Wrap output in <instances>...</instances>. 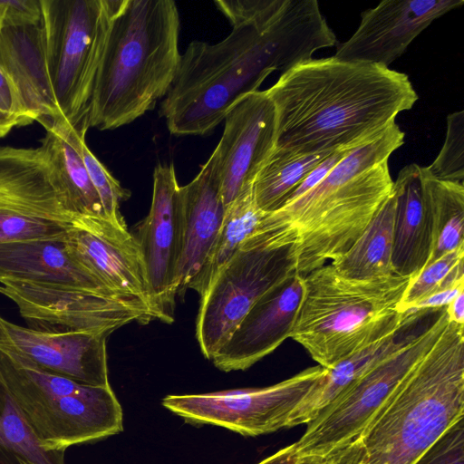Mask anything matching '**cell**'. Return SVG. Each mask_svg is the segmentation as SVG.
<instances>
[{
    "instance_id": "cell-1",
    "label": "cell",
    "mask_w": 464,
    "mask_h": 464,
    "mask_svg": "<svg viewBox=\"0 0 464 464\" xmlns=\"http://www.w3.org/2000/svg\"><path fill=\"white\" fill-rule=\"evenodd\" d=\"M232 26L216 44L192 41L180 54L175 79L160 105L176 136L211 133L241 98L337 44L316 0H219Z\"/></svg>"
},
{
    "instance_id": "cell-2",
    "label": "cell",
    "mask_w": 464,
    "mask_h": 464,
    "mask_svg": "<svg viewBox=\"0 0 464 464\" xmlns=\"http://www.w3.org/2000/svg\"><path fill=\"white\" fill-rule=\"evenodd\" d=\"M266 92L275 109V149L304 154L370 143L418 100L407 74L334 56L296 64Z\"/></svg>"
},
{
    "instance_id": "cell-3",
    "label": "cell",
    "mask_w": 464,
    "mask_h": 464,
    "mask_svg": "<svg viewBox=\"0 0 464 464\" xmlns=\"http://www.w3.org/2000/svg\"><path fill=\"white\" fill-rule=\"evenodd\" d=\"M404 137L394 123L352 150L314 188L266 214L256 231L272 246H293L302 277L341 256L392 194L388 160Z\"/></svg>"
},
{
    "instance_id": "cell-4",
    "label": "cell",
    "mask_w": 464,
    "mask_h": 464,
    "mask_svg": "<svg viewBox=\"0 0 464 464\" xmlns=\"http://www.w3.org/2000/svg\"><path fill=\"white\" fill-rule=\"evenodd\" d=\"M464 414V325L442 333L396 392L331 464H413Z\"/></svg>"
},
{
    "instance_id": "cell-5",
    "label": "cell",
    "mask_w": 464,
    "mask_h": 464,
    "mask_svg": "<svg viewBox=\"0 0 464 464\" xmlns=\"http://www.w3.org/2000/svg\"><path fill=\"white\" fill-rule=\"evenodd\" d=\"M179 28L172 0H121L93 86L90 128L129 124L166 96L180 59Z\"/></svg>"
},
{
    "instance_id": "cell-6",
    "label": "cell",
    "mask_w": 464,
    "mask_h": 464,
    "mask_svg": "<svg viewBox=\"0 0 464 464\" xmlns=\"http://www.w3.org/2000/svg\"><path fill=\"white\" fill-rule=\"evenodd\" d=\"M411 277L353 279L324 265L303 277L290 338L324 369L394 334L427 313H400Z\"/></svg>"
},
{
    "instance_id": "cell-7",
    "label": "cell",
    "mask_w": 464,
    "mask_h": 464,
    "mask_svg": "<svg viewBox=\"0 0 464 464\" xmlns=\"http://www.w3.org/2000/svg\"><path fill=\"white\" fill-rule=\"evenodd\" d=\"M0 373L43 448L65 451L116 435L123 414L111 385L88 386L41 371L0 349Z\"/></svg>"
},
{
    "instance_id": "cell-8",
    "label": "cell",
    "mask_w": 464,
    "mask_h": 464,
    "mask_svg": "<svg viewBox=\"0 0 464 464\" xmlns=\"http://www.w3.org/2000/svg\"><path fill=\"white\" fill-rule=\"evenodd\" d=\"M121 0H41L47 71L63 120L89 130L97 72Z\"/></svg>"
},
{
    "instance_id": "cell-9",
    "label": "cell",
    "mask_w": 464,
    "mask_h": 464,
    "mask_svg": "<svg viewBox=\"0 0 464 464\" xmlns=\"http://www.w3.org/2000/svg\"><path fill=\"white\" fill-rule=\"evenodd\" d=\"M448 321L445 307L438 310L430 324L308 422L295 442L299 457L327 458L355 438L430 351Z\"/></svg>"
},
{
    "instance_id": "cell-10",
    "label": "cell",
    "mask_w": 464,
    "mask_h": 464,
    "mask_svg": "<svg viewBox=\"0 0 464 464\" xmlns=\"http://www.w3.org/2000/svg\"><path fill=\"white\" fill-rule=\"evenodd\" d=\"M295 272L292 245L272 246L256 231L200 296L196 338L211 360L251 307Z\"/></svg>"
},
{
    "instance_id": "cell-11",
    "label": "cell",
    "mask_w": 464,
    "mask_h": 464,
    "mask_svg": "<svg viewBox=\"0 0 464 464\" xmlns=\"http://www.w3.org/2000/svg\"><path fill=\"white\" fill-rule=\"evenodd\" d=\"M75 218L43 145L0 146V243L63 238Z\"/></svg>"
},
{
    "instance_id": "cell-12",
    "label": "cell",
    "mask_w": 464,
    "mask_h": 464,
    "mask_svg": "<svg viewBox=\"0 0 464 464\" xmlns=\"http://www.w3.org/2000/svg\"><path fill=\"white\" fill-rule=\"evenodd\" d=\"M325 370L309 367L263 388L167 395L162 405L188 422L216 425L243 436L268 434L287 427L291 413Z\"/></svg>"
},
{
    "instance_id": "cell-13",
    "label": "cell",
    "mask_w": 464,
    "mask_h": 464,
    "mask_svg": "<svg viewBox=\"0 0 464 464\" xmlns=\"http://www.w3.org/2000/svg\"><path fill=\"white\" fill-rule=\"evenodd\" d=\"M0 293L18 307L27 327L52 333L90 332L111 334L137 321L154 317L149 310L97 292L22 282H7Z\"/></svg>"
},
{
    "instance_id": "cell-14",
    "label": "cell",
    "mask_w": 464,
    "mask_h": 464,
    "mask_svg": "<svg viewBox=\"0 0 464 464\" xmlns=\"http://www.w3.org/2000/svg\"><path fill=\"white\" fill-rule=\"evenodd\" d=\"M63 239L72 256L112 293L146 307L154 317L143 256L126 225L76 217Z\"/></svg>"
},
{
    "instance_id": "cell-15",
    "label": "cell",
    "mask_w": 464,
    "mask_h": 464,
    "mask_svg": "<svg viewBox=\"0 0 464 464\" xmlns=\"http://www.w3.org/2000/svg\"><path fill=\"white\" fill-rule=\"evenodd\" d=\"M179 188L173 164L155 167L150 208L135 236L147 270L152 313L167 324L174 320L178 295Z\"/></svg>"
},
{
    "instance_id": "cell-16",
    "label": "cell",
    "mask_w": 464,
    "mask_h": 464,
    "mask_svg": "<svg viewBox=\"0 0 464 464\" xmlns=\"http://www.w3.org/2000/svg\"><path fill=\"white\" fill-rule=\"evenodd\" d=\"M224 130L212 155L226 208L253 187L275 149L276 116L266 90L237 101L224 118Z\"/></svg>"
},
{
    "instance_id": "cell-17",
    "label": "cell",
    "mask_w": 464,
    "mask_h": 464,
    "mask_svg": "<svg viewBox=\"0 0 464 464\" xmlns=\"http://www.w3.org/2000/svg\"><path fill=\"white\" fill-rule=\"evenodd\" d=\"M107 335L90 332L52 333L11 323L0 315V349L37 369L78 383L109 386Z\"/></svg>"
},
{
    "instance_id": "cell-18",
    "label": "cell",
    "mask_w": 464,
    "mask_h": 464,
    "mask_svg": "<svg viewBox=\"0 0 464 464\" xmlns=\"http://www.w3.org/2000/svg\"><path fill=\"white\" fill-rule=\"evenodd\" d=\"M464 0H384L361 14L352 36L334 57L389 68L433 21L461 6Z\"/></svg>"
},
{
    "instance_id": "cell-19",
    "label": "cell",
    "mask_w": 464,
    "mask_h": 464,
    "mask_svg": "<svg viewBox=\"0 0 464 464\" xmlns=\"http://www.w3.org/2000/svg\"><path fill=\"white\" fill-rule=\"evenodd\" d=\"M296 272L266 293L246 313L211 358L223 371H245L290 337L303 293Z\"/></svg>"
},
{
    "instance_id": "cell-20",
    "label": "cell",
    "mask_w": 464,
    "mask_h": 464,
    "mask_svg": "<svg viewBox=\"0 0 464 464\" xmlns=\"http://www.w3.org/2000/svg\"><path fill=\"white\" fill-rule=\"evenodd\" d=\"M180 239L178 295H183L200 271L222 225L224 204L211 154L197 176L179 188Z\"/></svg>"
},
{
    "instance_id": "cell-21",
    "label": "cell",
    "mask_w": 464,
    "mask_h": 464,
    "mask_svg": "<svg viewBox=\"0 0 464 464\" xmlns=\"http://www.w3.org/2000/svg\"><path fill=\"white\" fill-rule=\"evenodd\" d=\"M0 66L31 123L38 121L45 127L63 120L47 71L41 21L0 27Z\"/></svg>"
},
{
    "instance_id": "cell-22",
    "label": "cell",
    "mask_w": 464,
    "mask_h": 464,
    "mask_svg": "<svg viewBox=\"0 0 464 464\" xmlns=\"http://www.w3.org/2000/svg\"><path fill=\"white\" fill-rule=\"evenodd\" d=\"M63 238L0 243V283L22 282L78 288L138 304L112 293L84 268L72 256Z\"/></svg>"
},
{
    "instance_id": "cell-23",
    "label": "cell",
    "mask_w": 464,
    "mask_h": 464,
    "mask_svg": "<svg viewBox=\"0 0 464 464\" xmlns=\"http://www.w3.org/2000/svg\"><path fill=\"white\" fill-rule=\"evenodd\" d=\"M395 219L393 273L414 277L426 266L432 246V219L424 193L420 166L403 167L393 181Z\"/></svg>"
},
{
    "instance_id": "cell-24",
    "label": "cell",
    "mask_w": 464,
    "mask_h": 464,
    "mask_svg": "<svg viewBox=\"0 0 464 464\" xmlns=\"http://www.w3.org/2000/svg\"><path fill=\"white\" fill-rule=\"evenodd\" d=\"M421 317L347 357L332 369H326L291 413L287 428L310 422L355 382L401 348L416 333H409L407 329Z\"/></svg>"
},
{
    "instance_id": "cell-25",
    "label": "cell",
    "mask_w": 464,
    "mask_h": 464,
    "mask_svg": "<svg viewBox=\"0 0 464 464\" xmlns=\"http://www.w3.org/2000/svg\"><path fill=\"white\" fill-rule=\"evenodd\" d=\"M395 219L393 192L385 199L355 243L331 262L342 276L372 279L393 275L392 266Z\"/></svg>"
},
{
    "instance_id": "cell-26",
    "label": "cell",
    "mask_w": 464,
    "mask_h": 464,
    "mask_svg": "<svg viewBox=\"0 0 464 464\" xmlns=\"http://www.w3.org/2000/svg\"><path fill=\"white\" fill-rule=\"evenodd\" d=\"M41 140L65 187L75 217L106 218L100 197L72 138L71 127L63 120L44 127Z\"/></svg>"
},
{
    "instance_id": "cell-27",
    "label": "cell",
    "mask_w": 464,
    "mask_h": 464,
    "mask_svg": "<svg viewBox=\"0 0 464 464\" xmlns=\"http://www.w3.org/2000/svg\"><path fill=\"white\" fill-rule=\"evenodd\" d=\"M266 215L255 202L253 187L231 202L226 208L222 225L210 251L188 289L202 296L243 242L257 229Z\"/></svg>"
},
{
    "instance_id": "cell-28",
    "label": "cell",
    "mask_w": 464,
    "mask_h": 464,
    "mask_svg": "<svg viewBox=\"0 0 464 464\" xmlns=\"http://www.w3.org/2000/svg\"><path fill=\"white\" fill-rule=\"evenodd\" d=\"M331 153L304 154L274 149L253 183L257 208L266 214L279 209L308 174Z\"/></svg>"
},
{
    "instance_id": "cell-29",
    "label": "cell",
    "mask_w": 464,
    "mask_h": 464,
    "mask_svg": "<svg viewBox=\"0 0 464 464\" xmlns=\"http://www.w3.org/2000/svg\"><path fill=\"white\" fill-rule=\"evenodd\" d=\"M420 176L432 219L427 266L464 245V184L437 179L426 167H420Z\"/></svg>"
},
{
    "instance_id": "cell-30",
    "label": "cell",
    "mask_w": 464,
    "mask_h": 464,
    "mask_svg": "<svg viewBox=\"0 0 464 464\" xmlns=\"http://www.w3.org/2000/svg\"><path fill=\"white\" fill-rule=\"evenodd\" d=\"M64 453L42 447L0 373V464H65Z\"/></svg>"
},
{
    "instance_id": "cell-31",
    "label": "cell",
    "mask_w": 464,
    "mask_h": 464,
    "mask_svg": "<svg viewBox=\"0 0 464 464\" xmlns=\"http://www.w3.org/2000/svg\"><path fill=\"white\" fill-rule=\"evenodd\" d=\"M464 279V245L425 266L411 277L399 304V312H408L415 304L434 292Z\"/></svg>"
},
{
    "instance_id": "cell-32",
    "label": "cell",
    "mask_w": 464,
    "mask_h": 464,
    "mask_svg": "<svg viewBox=\"0 0 464 464\" xmlns=\"http://www.w3.org/2000/svg\"><path fill=\"white\" fill-rule=\"evenodd\" d=\"M71 138L78 150L89 177L100 197L105 216L118 225H126L120 211L121 203L130 197V192L112 176L107 168L88 148L85 136L71 128Z\"/></svg>"
},
{
    "instance_id": "cell-33",
    "label": "cell",
    "mask_w": 464,
    "mask_h": 464,
    "mask_svg": "<svg viewBox=\"0 0 464 464\" xmlns=\"http://www.w3.org/2000/svg\"><path fill=\"white\" fill-rule=\"evenodd\" d=\"M426 169L437 179L463 183L464 111L448 115L444 143L438 156Z\"/></svg>"
},
{
    "instance_id": "cell-34",
    "label": "cell",
    "mask_w": 464,
    "mask_h": 464,
    "mask_svg": "<svg viewBox=\"0 0 464 464\" xmlns=\"http://www.w3.org/2000/svg\"><path fill=\"white\" fill-rule=\"evenodd\" d=\"M413 464H464V420L449 428Z\"/></svg>"
},
{
    "instance_id": "cell-35",
    "label": "cell",
    "mask_w": 464,
    "mask_h": 464,
    "mask_svg": "<svg viewBox=\"0 0 464 464\" xmlns=\"http://www.w3.org/2000/svg\"><path fill=\"white\" fill-rule=\"evenodd\" d=\"M41 0H0V27L41 21Z\"/></svg>"
},
{
    "instance_id": "cell-36",
    "label": "cell",
    "mask_w": 464,
    "mask_h": 464,
    "mask_svg": "<svg viewBox=\"0 0 464 464\" xmlns=\"http://www.w3.org/2000/svg\"><path fill=\"white\" fill-rule=\"evenodd\" d=\"M0 111L16 118L20 126L31 123L20 98L6 73L0 66Z\"/></svg>"
},
{
    "instance_id": "cell-37",
    "label": "cell",
    "mask_w": 464,
    "mask_h": 464,
    "mask_svg": "<svg viewBox=\"0 0 464 464\" xmlns=\"http://www.w3.org/2000/svg\"><path fill=\"white\" fill-rule=\"evenodd\" d=\"M464 291V279L440 289L415 304L406 313L435 311L446 307L460 292Z\"/></svg>"
},
{
    "instance_id": "cell-38",
    "label": "cell",
    "mask_w": 464,
    "mask_h": 464,
    "mask_svg": "<svg viewBox=\"0 0 464 464\" xmlns=\"http://www.w3.org/2000/svg\"><path fill=\"white\" fill-rule=\"evenodd\" d=\"M299 458L295 443H293L279 450L257 464H296Z\"/></svg>"
},
{
    "instance_id": "cell-39",
    "label": "cell",
    "mask_w": 464,
    "mask_h": 464,
    "mask_svg": "<svg viewBox=\"0 0 464 464\" xmlns=\"http://www.w3.org/2000/svg\"><path fill=\"white\" fill-rule=\"evenodd\" d=\"M445 312L450 322L464 325V291L445 307Z\"/></svg>"
},
{
    "instance_id": "cell-40",
    "label": "cell",
    "mask_w": 464,
    "mask_h": 464,
    "mask_svg": "<svg viewBox=\"0 0 464 464\" xmlns=\"http://www.w3.org/2000/svg\"><path fill=\"white\" fill-rule=\"evenodd\" d=\"M19 126L20 122L16 118L0 111V139L6 136L13 128Z\"/></svg>"
},
{
    "instance_id": "cell-41",
    "label": "cell",
    "mask_w": 464,
    "mask_h": 464,
    "mask_svg": "<svg viewBox=\"0 0 464 464\" xmlns=\"http://www.w3.org/2000/svg\"><path fill=\"white\" fill-rule=\"evenodd\" d=\"M296 464H331L327 458L321 457H300Z\"/></svg>"
},
{
    "instance_id": "cell-42",
    "label": "cell",
    "mask_w": 464,
    "mask_h": 464,
    "mask_svg": "<svg viewBox=\"0 0 464 464\" xmlns=\"http://www.w3.org/2000/svg\"><path fill=\"white\" fill-rule=\"evenodd\" d=\"M18 463L19 464H34V463H33L31 461H27V460H24V459H19Z\"/></svg>"
}]
</instances>
